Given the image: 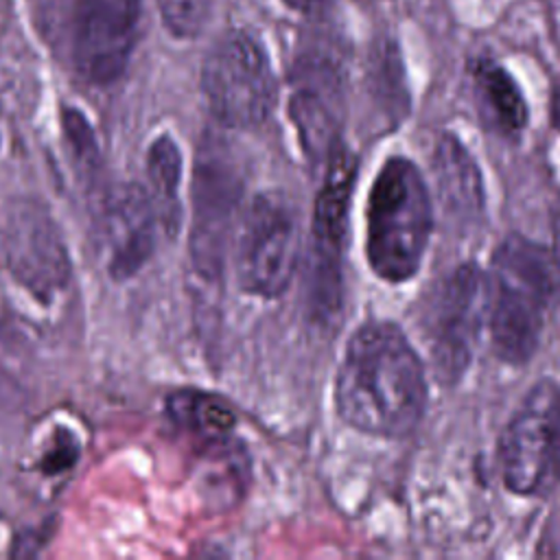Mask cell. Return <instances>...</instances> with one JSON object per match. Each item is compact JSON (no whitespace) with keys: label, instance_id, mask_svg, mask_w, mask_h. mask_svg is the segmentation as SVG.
<instances>
[{"label":"cell","instance_id":"6da1fadb","mask_svg":"<svg viewBox=\"0 0 560 560\" xmlns=\"http://www.w3.org/2000/svg\"><path fill=\"white\" fill-rule=\"evenodd\" d=\"M339 416L354 429L402 438L427 409V374L402 330L389 322H368L352 332L335 381Z\"/></svg>","mask_w":560,"mask_h":560},{"label":"cell","instance_id":"7a4b0ae2","mask_svg":"<svg viewBox=\"0 0 560 560\" xmlns=\"http://www.w3.org/2000/svg\"><path fill=\"white\" fill-rule=\"evenodd\" d=\"M560 284L551 249L521 234L508 236L492 256L488 319L497 354L525 363L538 348L545 308Z\"/></svg>","mask_w":560,"mask_h":560},{"label":"cell","instance_id":"3957f363","mask_svg":"<svg viewBox=\"0 0 560 560\" xmlns=\"http://www.w3.org/2000/svg\"><path fill=\"white\" fill-rule=\"evenodd\" d=\"M431 228L433 210L422 173L407 158H389L368 197L365 252L372 271L387 282L416 276Z\"/></svg>","mask_w":560,"mask_h":560},{"label":"cell","instance_id":"277c9868","mask_svg":"<svg viewBox=\"0 0 560 560\" xmlns=\"http://www.w3.org/2000/svg\"><path fill=\"white\" fill-rule=\"evenodd\" d=\"M201 88L214 118L236 129L262 125L278 94L265 48L245 31H230L210 48L201 68Z\"/></svg>","mask_w":560,"mask_h":560},{"label":"cell","instance_id":"5b68a950","mask_svg":"<svg viewBox=\"0 0 560 560\" xmlns=\"http://www.w3.org/2000/svg\"><path fill=\"white\" fill-rule=\"evenodd\" d=\"M357 158L341 144L328 155L322 190L313 210V238L306 267V298L315 315L332 317L341 298V254Z\"/></svg>","mask_w":560,"mask_h":560},{"label":"cell","instance_id":"8992f818","mask_svg":"<svg viewBox=\"0 0 560 560\" xmlns=\"http://www.w3.org/2000/svg\"><path fill=\"white\" fill-rule=\"evenodd\" d=\"M298 249L293 212L276 197H256L236 238L234 269L241 289L260 298L282 295L295 273Z\"/></svg>","mask_w":560,"mask_h":560},{"label":"cell","instance_id":"52a82bcc","mask_svg":"<svg viewBox=\"0 0 560 560\" xmlns=\"http://www.w3.org/2000/svg\"><path fill=\"white\" fill-rule=\"evenodd\" d=\"M483 315H488V280L475 265H459L435 291L427 317V341L440 381L453 383L464 374Z\"/></svg>","mask_w":560,"mask_h":560},{"label":"cell","instance_id":"ba28073f","mask_svg":"<svg viewBox=\"0 0 560 560\" xmlns=\"http://www.w3.org/2000/svg\"><path fill=\"white\" fill-rule=\"evenodd\" d=\"M2 247L13 278L37 300H52L70 278V254L48 208L33 199H15L4 214Z\"/></svg>","mask_w":560,"mask_h":560},{"label":"cell","instance_id":"9c48e42d","mask_svg":"<svg viewBox=\"0 0 560 560\" xmlns=\"http://www.w3.org/2000/svg\"><path fill=\"white\" fill-rule=\"evenodd\" d=\"M560 387L549 381L527 392L499 442L503 483L516 494H534L553 479V418Z\"/></svg>","mask_w":560,"mask_h":560},{"label":"cell","instance_id":"30bf717a","mask_svg":"<svg viewBox=\"0 0 560 560\" xmlns=\"http://www.w3.org/2000/svg\"><path fill=\"white\" fill-rule=\"evenodd\" d=\"M241 197V175L223 149L208 147L199 153L192 177L190 258L206 278H217L223 267L225 243Z\"/></svg>","mask_w":560,"mask_h":560},{"label":"cell","instance_id":"8fae6325","mask_svg":"<svg viewBox=\"0 0 560 560\" xmlns=\"http://www.w3.org/2000/svg\"><path fill=\"white\" fill-rule=\"evenodd\" d=\"M140 0H79L72 22V61L92 83L116 81L136 42Z\"/></svg>","mask_w":560,"mask_h":560},{"label":"cell","instance_id":"7c38bea8","mask_svg":"<svg viewBox=\"0 0 560 560\" xmlns=\"http://www.w3.org/2000/svg\"><path fill=\"white\" fill-rule=\"evenodd\" d=\"M158 214L149 192L138 184H120L103 203L101 234L107 271L127 280L142 269L155 247Z\"/></svg>","mask_w":560,"mask_h":560},{"label":"cell","instance_id":"4fadbf2b","mask_svg":"<svg viewBox=\"0 0 560 560\" xmlns=\"http://www.w3.org/2000/svg\"><path fill=\"white\" fill-rule=\"evenodd\" d=\"M289 114L304 151L313 160L328 158L339 147L341 79L328 59H308V63L300 66V81L291 96Z\"/></svg>","mask_w":560,"mask_h":560},{"label":"cell","instance_id":"5bb4252c","mask_svg":"<svg viewBox=\"0 0 560 560\" xmlns=\"http://www.w3.org/2000/svg\"><path fill=\"white\" fill-rule=\"evenodd\" d=\"M433 166L444 208L459 219L477 217L483 210V184L470 153L453 136H442Z\"/></svg>","mask_w":560,"mask_h":560},{"label":"cell","instance_id":"9a60e30c","mask_svg":"<svg viewBox=\"0 0 560 560\" xmlns=\"http://www.w3.org/2000/svg\"><path fill=\"white\" fill-rule=\"evenodd\" d=\"M472 81L486 120L501 133H518L527 122V105L508 70L490 59H479L472 66Z\"/></svg>","mask_w":560,"mask_h":560},{"label":"cell","instance_id":"2e32d148","mask_svg":"<svg viewBox=\"0 0 560 560\" xmlns=\"http://www.w3.org/2000/svg\"><path fill=\"white\" fill-rule=\"evenodd\" d=\"M149 197L153 201L160 228L173 236L182 223L179 182H182V153L171 136H160L147 151Z\"/></svg>","mask_w":560,"mask_h":560},{"label":"cell","instance_id":"e0dca14e","mask_svg":"<svg viewBox=\"0 0 560 560\" xmlns=\"http://www.w3.org/2000/svg\"><path fill=\"white\" fill-rule=\"evenodd\" d=\"M168 413L188 433L203 440H223L236 424L234 411L217 396L182 389L168 398Z\"/></svg>","mask_w":560,"mask_h":560},{"label":"cell","instance_id":"ac0fdd59","mask_svg":"<svg viewBox=\"0 0 560 560\" xmlns=\"http://www.w3.org/2000/svg\"><path fill=\"white\" fill-rule=\"evenodd\" d=\"M168 31L177 37H195L212 13V0H158Z\"/></svg>","mask_w":560,"mask_h":560},{"label":"cell","instance_id":"d6986e66","mask_svg":"<svg viewBox=\"0 0 560 560\" xmlns=\"http://www.w3.org/2000/svg\"><path fill=\"white\" fill-rule=\"evenodd\" d=\"M63 131L68 136V142L72 147L74 160L90 171L96 162V140L92 133L90 122L85 120V116L79 109H63Z\"/></svg>","mask_w":560,"mask_h":560},{"label":"cell","instance_id":"ffe728a7","mask_svg":"<svg viewBox=\"0 0 560 560\" xmlns=\"http://www.w3.org/2000/svg\"><path fill=\"white\" fill-rule=\"evenodd\" d=\"M284 4H289L291 9L300 11V13H319L324 11L332 0H282Z\"/></svg>","mask_w":560,"mask_h":560},{"label":"cell","instance_id":"44dd1931","mask_svg":"<svg viewBox=\"0 0 560 560\" xmlns=\"http://www.w3.org/2000/svg\"><path fill=\"white\" fill-rule=\"evenodd\" d=\"M553 479H560V398L553 418Z\"/></svg>","mask_w":560,"mask_h":560},{"label":"cell","instance_id":"7402d4cb","mask_svg":"<svg viewBox=\"0 0 560 560\" xmlns=\"http://www.w3.org/2000/svg\"><path fill=\"white\" fill-rule=\"evenodd\" d=\"M553 247H551V256L556 260V267H558V273H560V214L556 217V223H553Z\"/></svg>","mask_w":560,"mask_h":560},{"label":"cell","instance_id":"603a6c76","mask_svg":"<svg viewBox=\"0 0 560 560\" xmlns=\"http://www.w3.org/2000/svg\"><path fill=\"white\" fill-rule=\"evenodd\" d=\"M551 120L560 129V85L553 90V96H551Z\"/></svg>","mask_w":560,"mask_h":560}]
</instances>
